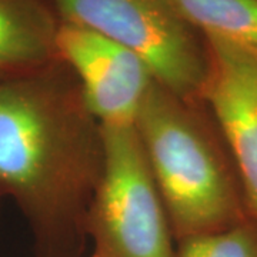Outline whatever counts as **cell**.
Wrapping results in <instances>:
<instances>
[{
    "label": "cell",
    "mask_w": 257,
    "mask_h": 257,
    "mask_svg": "<svg viewBox=\"0 0 257 257\" xmlns=\"http://www.w3.org/2000/svg\"><path fill=\"white\" fill-rule=\"evenodd\" d=\"M176 241L250 217L226 143L202 99L152 83L135 121Z\"/></svg>",
    "instance_id": "obj_2"
},
{
    "label": "cell",
    "mask_w": 257,
    "mask_h": 257,
    "mask_svg": "<svg viewBox=\"0 0 257 257\" xmlns=\"http://www.w3.org/2000/svg\"><path fill=\"white\" fill-rule=\"evenodd\" d=\"M89 257H93V256H92V254H90V256H89Z\"/></svg>",
    "instance_id": "obj_10"
},
{
    "label": "cell",
    "mask_w": 257,
    "mask_h": 257,
    "mask_svg": "<svg viewBox=\"0 0 257 257\" xmlns=\"http://www.w3.org/2000/svg\"><path fill=\"white\" fill-rule=\"evenodd\" d=\"M203 37L209 66L200 99L234 163L248 216L257 221V52Z\"/></svg>",
    "instance_id": "obj_5"
},
{
    "label": "cell",
    "mask_w": 257,
    "mask_h": 257,
    "mask_svg": "<svg viewBox=\"0 0 257 257\" xmlns=\"http://www.w3.org/2000/svg\"><path fill=\"white\" fill-rule=\"evenodd\" d=\"M57 57L69 66L100 124H135L155 76L138 55L90 29L60 22Z\"/></svg>",
    "instance_id": "obj_6"
},
{
    "label": "cell",
    "mask_w": 257,
    "mask_h": 257,
    "mask_svg": "<svg viewBox=\"0 0 257 257\" xmlns=\"http://www.w3.org/2000/svg\"><path fill=\"white\" fill-rule=\"evenodd\" d=\"M103 170L100 121L63 60L0 77V199L23 216L36 257H83Z\"/></svg>",
    "instance_id": "obj_1"
},
{
    "label": "cell",
    "mask_w": 257,
    "mask_h": 257,
    "mask_svg": "<svg viewBox=\"0 0 257 257\" xmlns=\"http://www.w3.org/2000/svg\"><path fill=\"white\" fill-rule=\"evenodd\" d=\"M104 170L87 217L93 257H175L173 233L135 124H101Z\"/></svg>",
    "instance_id": "obj_3"
},
{
    "label": "cell",
    "mask_w": 257,
    "mask_h": 257,
    "mask_svg": "<svg viewBox=\"0 0 257 257\" xmlns=\"http://www.w3.org/2000/svg\"><path fill=\"white\" fill-rule=\"evenodd\" d=\"M60 22L87 28L138 55L156 82L200 99L209 56L203 35L170 0H49Z\"/></svg>",
    "instance_id": "obj_4"
},
{
    "label": "cell",
    "mask_w": 257,
    "mask_h": 257,
    "mask_svg": "<svg viewBox=\"0 0 257 257\" xmlns=\"http://www.w3.org/2000/svg\"><path fill=\"white\" fill-rule=\"evenodd\" d=\"M0 202H2V199H0Z\"/></svg>",
    "instance_id": "obj_11"
},
{
    "label": "cell",
    "mask_w": 257,
    "mask_h": 257,
    "mask_svg": "<svg viewBox=\"0 0 257 257\" xmlns=\"http://www.w3.org/2000/svg\"><path fill=\"white\" fill-rule=\"evenodd\" d=\"M59 25L49 0H0V77L26 73L57 59Z\"/></svg>",
    "instance_id": "obj_7"
},
{
    "label": "cell",
    "mask_w": 257,
    "mask_h": 257,
    "mask_svg": "<svg viewBox=\"0 0 257 257\" xmlns=\"http://www.w3.org/2000/svg\"><path fill=\"white\" fill-rule=\"evenodd\" d=\"M175 257H257V221L247 217L227 229L180 240Z\"/></svg>",
    "instance_id": "obj_9"
},
{
    "label": "cell",
    "mask_w": 257,
    "mask_h": 257,
    "mask_svg": "<svg viewBox=\"0 0 257 257\" xmlns=\"http://www.w3.org/2000/svg\"><path fill=\"white\" fill-rule=\"evenodd\" d=\"M203 36L257 52V0H170Z\"/></svg>",
    "instance_id": "obj_8"
}]
</instances>
